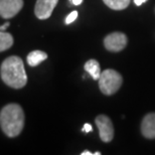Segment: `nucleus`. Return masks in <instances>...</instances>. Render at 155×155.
Here are the masks:
<instances>
[{
	"instance_id": "1",
	"label": "nucleus",
	"mask_w": 155,
	"mask_h": 155,
	"mask_svg": "<svg viewBox=\"0 0 155 155\" xmlns=\"http://www.w3.org/2000/svg\"><path fill=\"white\" fill-rule=\"evenodd\" d=\"M0 76L6 85L13 89L23 88L27 83L23 61L16 55H11L3 61L0 68Z\"/></svg>"
},
{
	"instance_id": "2",
	"label": "nucleus",
	"mask_w": 155,
	"mask_h": 155,
	"mask_svg": "<svg viewBox=\"0 0 155 155\" xmlns=\"http://www.w3.org/2000/svg\"><path fill=\"white\" fill-rule=\"evenodd\" d=\"M24 112L18 104H8L0 111V127L6 136L17 137L24 127Z\"/></svg>"
},
{
	"instance_id": "3",
	"label": "nucleus",
	"mask_w": 155,
	"mask_h": 155,
	"mask_svg": "<svg viewBox=\"0 0 155 155\" xmlns=\"http://www.w3.org/2000/svg\"><path fill=\"white\" fill-rule=\"evenodd\" d=\"M123 78L115 70H105L99 78V88L104 95L111 96L121 88Z\"/></svg>"
},
{
	"instance_id": "4",
	"label": "nucleus",
	"mask_w": 155,
	"mask_h": 155,
	"mask_svg": "<svg viewBox=\"0 0 155 155\" xmlns=\"http://www.w3.org/2000/svg\"><path fill=\"white\" fill-rule=\"evenodd\" d=\"M95 123L99 129V135L103 142H111L114 138V126L111 119L106 115L96 117Z\"/></svg>"
},
{
	"instance_id": "5",
	"label": "nucleus",
	"mask_w": 155,
	"mask_h": 155,
	"mask_svg": "<svg viewBox=\"0 0 155 155\" xmlns=\"http://www.w3.org/2000/svg\"><path fill=\"white\" fill-rule=\"evenodd\" d=\"M104 45L109 51H121L127 45V36L122 32H112L105 38Z\"/></svg>"
},
{
	"instance_id": "6",
	"label": "nucleus",
	"mask_w": 155,
	"mask_h": 155,
	"mask_svg": "<svg viewBox=\"0 0 155 155\" xmlns=\"http://www.w3.org/2000/svg\"><path fill=\"white\" fill-rule=\"evenodd\" d=\"M23 7V0H0V16L9 19L16 15Z\"/></svg>"
},
{
	"instance_id": "7",
	"label": "nucleus",
	"mask_w": 155,
	"mask_h": 155,
	"mask_svg": "<svg viewBox=\"0 0 155 155\" xmlns=\"http://www.w3.org/2000/svg\"><path fill=\"white\" fill-rule=\"evenodd\" d=\"M58 0H38L35 7V14L38 19L45 20L51 17Z\"/></svg>"
},
{
	"instance_id": "8",
	"label": "nucleus",
	"mask_w": 155,
	"mask_h": 155,
	"mask_svg": "<svg viewBox=\"0 0 155 155\" xmlns=\"http://www.w3.org/2000/svg\"><path fill=\"white\" fill-rule=\"evenodd\" d=\"M141 132L145 138H155V113H149L143 118L141 123Z\"/></svg>"
},
{
	"instance_id": "9",
	"label": "nucleus",
	"mask_w": 155,
	"mask_h": 155,
	"mask_svg": "<svg viewBox=\"0 0 155 155\" xmlns=\"http://www.w3.org/2000/svg\"><path fill=\"white\" fill-rule=\"evenodd\" d=\"M85 71L91 76L95 81L99 80V78L101 76V67L98 61L96 60H89L85 64Z\"/></svg>"
},
{
	"instance_id": "10",
	"label": "nucleus",
	"mask_w": 155,
	"mask_h": 155,
	"mask_svg": "<svg viewBox=\"0 0 155 155\" xmlns=\"http://www.w3.org/2000/svg\"><path fill=\"white\" fill-rule=\"evenodd\" d=\"M48 58V54L42 51H33L27 55V64L30 67H36Z\"/></svg>"
},
{
	"instance_id": "11",
	"label": "nucleus",
	"mask_w": 155,
	"mask_h": 155,
	"mask_svg": "<svg viewBox=\"0 0 155 155\" xmlns=\"http://www.w3.org/2000/svg\"><path fill=\"white\" fill-rule=\"evenodd\" d=\"M13 45V36L10 33L0 30V52L7 51Z\"/></svg>"
},
{
	"instance_id": "12",
	"label": "nucleus",
	"mask_w": 155,
	"mask_h": 155,
	"mask_svg": "<svg viewBox=\"0 0 155 155\" xmlns=\"http://www.w3.org/2000/svg\"><path fill=\"white\" fill-rule=\"evenodd\" d=\"M108 7L114 10H123L130 4V0H103Z\"/></svg>"
},
{
	"instance_id": "13",
	"label": "nucleus",
	"mask_w": 155,
	"mask_h": 155,
	"mask_svg": "<svg viewBox=\"0 0 155 155\" xmlns=\"http://www.w3.org/2000/svg\"><path fill=\"white\" fill-rule=\"evenodd\" d=\"M78 17V11H73L68 15L66 18V24H71L72 22H74Z\"/></svg>"
},
{
	"instance_id": "14",
	"label": "nucleus",
	"mask_w": 155,
	"mask_h": 155,
	"mask_svg": "<svg viewBox=\"0 0 155 155\" xmlns=\"http://www.w3.org/2000/svg\"><path fill=\"white\" fill-rule=\"evenodd\" d=\"M82 131H83V132H85V133H89V132H92V131H93V127H92V125H91V124H88V123H86L85 125H84V127H83Z\"/></svg>"
},
{
	"instance_id": "15",
	"label": "nucleus",
	"mask_w": 155,
	"mask_h": 155,
	"mask_svg": "<svg viewBox=\"0 0 155 155\" xmlns=\"http://www.w3.org/2000/svg\"><path fill=\"white\" fill-rule=\"evenodd\" d=\"M9 25H10V23H9V22H5L4 24H3V25L0 26V30H1V31H3V30H5Z\"/></svg>"
},
{
	"instance_id": "16",
	"label": "nucleus",
	"mask_w": 155,
	"mask_h": 155,
	"mask_svg": "<svg viewBox=\"0 0 155 155\" xmlns=\"http://www.w3.org/2000/svg\"><path fill=\"white\" fill-rule=\"evenodd\" d=\"M145 1H147V0H134V3L137 6H140L141 4H143Z\"/></svg>"
},
{
	"instance_id": "17",
	"label": "nucleus",
	"mask_w": 155,
	"mask_h": 155,
	"mask_svg": "<svg viewBox=\"0 0 155 155\" xmlns=\"http://www.w3.org/2000/svg\"><path fill=\"white\" fill-rule=\"evenodd\" d=\"M82 2H83V0H72V3L74 5H80V4H82Z\"/></svg>"
},
{
	"instance_id": "18",
	"label": "nucleus",
	"mask_w": 155,
	"mask_h": 155,
	"mask_svg": "<svg viewBox=\"0 0 155 155\" xmlns=\"http://www.w3.org/2000/svg\"><path fill=\"white\" fill-rule=\"evenodd\" d=\"M82 155H93V153L92 152H90V151H88V150H86V151H83L82 153H81Z\"/></svg>"
},
{
	"instance_id": "19",
	"label": "nucleus",
	"mask_w": 155,
	"mask_h": 155,
	"mask_svg": "<svg viewBox=\"0 0 155 155\" xmlns=\"http://www.w3.org/2000/svg\"><path fill=\"white\" fill-rule=\"evenodd\" d=\"M93 154H95V155H100L101 152H96V153H93Z\"/></svg>"
}]
</instances>
